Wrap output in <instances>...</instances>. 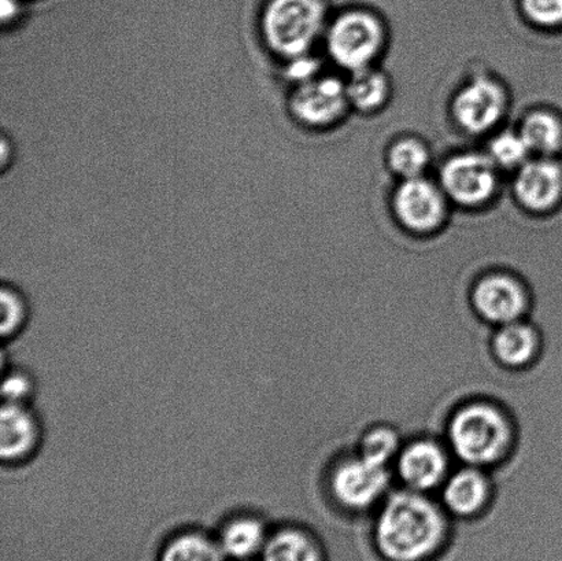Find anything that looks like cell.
<instances>
[{
	"label": "cell",
	"mask_w": 562,
	"mask_h": 561,
	"mask_svg": "<svg viewBox=\"0 0 562 561\" xmlns=\"http://www.w3.org/2000/svg\"><path fill=\"white\" fill-rule=\"evenodd\" d=\"M263 561H323L316 538L306 530L285 527L268 538Z\"/></svg>",
	"instance_id": "cell-19"
},
{
	"label": "cell",
	"mask_w": 562,
	"mask_h": 561,
	"mask_svg": "<svg viewBox=\"0 0 562 561\" xmlns=\"http://www.w3.org/2000/svg\"><path fill=\"white\" fill-rule=\"evenodd\" d=\"M438 183L451 205L464 211H481L498 197L503 172L486 152L451 153L439 167Z\"/></svg>",
	"instance_id": "cell-6"
},
{
	"label": "cell",
	"mask_w": 562,
	"mask_h": 561,
	"mask_svg": "<svg viewBox=\"0 0 562 561\" xmlns=\"http://www.w3.org/2000/svg\"><path fill=\"white\" fill-rule=\"evenodd\" d=\"M329 20L325 0H262L258 9L263 46L284 64L314 54Z\"/></svg>",
	"instance_id": "cell-3"
},
{
	"label": "cell",
	"mask_w": 562,
	"mask_h": 561,
	"mask_svg": "<svg viewBox=\"0 0 562 561\" xmlns=\"http://www.w3.org/2000/svg\"><path fill=\"white\" fill-rule=\"evenodd\" d=\"M33 389H35V384H33L30 373L22 370H10L3 377V404L30 405Z\"/></svg>",
	"instance_id": "cell-26"
},
{
	"label": "cell",
	"mask_w": 562,
	"mask_h": 561,
	"mask_svg": "<svg viewBox=\"0 0 562 561\" xmlns=\"http://www.w3.org/2000/svg\"><path fill=\"white\" fill-rule=\"evenodd\" d=\"M521 10L530 24L542 30L562 25V0H521Z\"/></svg>",
	"instance_id": "cell-25"
},
{
	"label": "cell",
	"mask_w": 562,
	"mask_h": 561,
	"mask_svg": "<svg viewBox=\"0 0 562 561\" xmlns=\"http://www.w3.org/2000/svg\"><path fill=\"white\" fill-rule=\"evenodd\" d=\"M471 304L483 322L499 327L526 318L531 294L520 277L495 269L483 273L473 284Z\"/></svg>",
	"instance_id": "cell-10"
},
{
	"label": "cell",
	"mask_w": 562,
	"mask_h": 561,
	"mask_svg": "<svg viewBox=\"0 0 562 561\" xmlns=\"http://www.w3.org/2000/svg\"><path fill=\"white\" fill-rule=\"evenodd\" d=\"M385 165L398 180L423 178L431 168L432 152L422 137L402 135L390 143Z\"/></svg>",
	"instance_id": "cell-18"
},
{
	"label": "cell",
	"mask_w": 562,
	"mask_h": 561,
	"mask_svg": "<svg viewBox=\"0 0 562 561\" xmlns=\"http://www.w3.org/2000/svg\"><path fill=\"white\" fill-rule=\"evenodd\" d=\"M26 2H30V3H31V2H36V0H26Z\"/></svg>",
	"instance_id": "cell-27"
},
{
	"label": "cell",
	"mask_w": 562,
	"mask_h": 561,
	"mask_svg": "<svg viewBox=\"0 0 562 561\" xmlns=\"http://www.w3.org/2000/svg\"><path fill=\"white\" fill-rule=\"evenodd\" d=\"M486 154L501 172L514 175L532 157L517 128H499L487 136Z\"/></svg>",
	"instance_id": "cell-21"
},
{
	"label": "cell",
	"mask_w": 562,
	"mask_h": 561,
	"mask_svg": "<svg viewBox=\"0 0 562 561\" xmlns=\"http://www.w3.org/2000/svg\"><path fill=\"white\" fill-rule=\"evenodd\" d=\"M42 426L30 405L3 404L0 412V456L4 464L25 463L41 447Z\"/></svg>",
	"instance_id": "cell-14"
},
{
	"label": "cell",
	"mask_w": 562,
	"mask_h": 561,
	"mask_svg": "<svg viewBox=\"0 0 562 561\" xmlns=\"http://www.w3.org/2000/svg\"><path fill=\"white\" fill-rule=\"evenodd\" d=\"M532 157H559L562 153V117L549 108H533L516 126Z\"/></svg>",
	"instance_id": "cell-17"
},
{
	"label": "cell",
	"mask_w": 562,
	"mask_h": 561,
	"mask_svg": "<svg viewBox=\"0 0 562 561\" xmlns=\"http://www.w3.org/2000/svg\"><path fill=\"white\" fill-rule=\"evenodd\" d=\"M449 530L442 505L404 489L380 504L373 541L385 561H427L445 546Z\"/></svg>",
	"instance_id": "cell-1"
},
{
	"label": "cell",
	"mask_w": 562,
	"mask_h": 561,
	"mask_svg": "<svg viewBox=\"0 0 562 561\" xmlns=\"http://www.w3.org/2000/svg\"><path fill=\"white\" fill-rule=\"evenodd\" d=\"M517 205L541 216L562 202V162L559 157H531L514 173L512 181Z\"/></svg>",
	"instance_id": "cell-12"
},
{
	"label": "cell",
	"mask_w": 562,
	"mask_h": 561,
	"mask_svg": "<svg viewBox=\"0 0 562 561\" xmlns=\"http://www.w3.org/2000/svg\"><path fill=\"white\" fill-rule=\"evenodd\" d=\"M389 44L390 32L384 21L361 9L333 16L323 42L329 63L349 75L379 66Z\"/></svg>",
	"instance_id": "cell-4"
},
{
	"label": "cell",
	"mask_w": 562,
	"mask_h": 561,
	"mask_svg": "<svg viewBox=\"0 0 562 561\" xmlns=\"http://www.w3.org/2000/svg\"><path fill=\"white\" fill-rule=\"evenodd\" d=\"M289 112L296 124L311 131L339 125L351 112L346 80L323 71L292 86Z\"/></svg>",
	"instance_id": "cell-8"
},
{
	"label": "cell",
	"mask_w": 562,
	"mask_h": 561,
	"mask_svg": "<svg viewBox=\"0 0 562 561\" xmlns=\"http://www.w3.org/2000/svg\"><path fill=\"white\" fill-rule=\"evenodd\" d=\"M494 359L508 370H525L542 351V335L526 318L497 327L492 339Z\"/></svg>",
	"instance_id": "cell-15"
},
{
	"label": "cell",
	"mask_w": 562,
	"mask_h": 561,
	"mask_svg": "<svg viewBox=\"0 0 562 561\" xmlns=\"http://www.w3.org/2000/svg\"><path fill=\"white\" fill-rule=\"evenodd\" d=\"M446 444L464 465L490 467L503 463L516 442V427L503 406L488 400L462 404L448 422Z\"/></svg>",
	"instance_id": "cell-2"
},
{
	"label": "cell",
	"mask_w": 562,
	"mask_h": 561,
	"mask_svg": "<svg viewBox=\"0 0 562 561\" xmlns=\"http://www.w3.org/2000/svg\"><path fill=\"white\" fill-rule=\"evenodd\" d=\"M351 112L372 115L383 112L393 98V81L379 66L355 71L346 79Z\"/></svg>",
	"instance_id": "cell-16"
},
{
	"label": "cell",
	"mask_w": 562,
	"mask_h": 561,
	"mask_svg": "<svg viewBox=\"0 0 562 561\" xmlns=\"http://www.w3.org/2000/svg\"><path fill=\"white\" fill-rule=\"evenodd\" d=\"M451 203L438 180L423 178L400 180L391 195L395 222L406 233L429 236L448 224Z\"/></svg>",
	"instance_id": "cell-9"
},
{
	"label": "cell",
	"mask_w": 562,
	"mask_h": 561,
	"mask_svg": "<svg viewBox=\"0 0 562 561\" xmlns=\"http://www.w3.org/2000/svg\"><path fill=\"white\" fill-rule=\"evenodd\" d=\"M404 442L398 430L390 425H374L362 433L357 453L374 464L389 467L395 463Z\"/></svg>",
	"instance_id": "cell-22"
},
{
	"label": "cell",
	"mask_w": 562,
	"mask_h": 561,
	"mask_svg": "<svg viewBox=\"0 0 562 561\" xmlns=\"http://www.w3.org/2000/svg\"><path fill=\"white\" fill-rule=\"evenodd\" d=\"M268 538L262 521L252 516H239L231 519L222 532V547L224 553L244 559L266 548Z\"/></svg>",
	"instance_id": "cell-20"
},
{
	"label": "cell",
	"mask_w": 562,
	"mask_h": 561,
	"mask_svg": "<svg viewBox=\"0 0 562 561\" xmlns=\"http://www.w3.org/2000/svg\"><path fill=\"white\" fill-rule=\"evenodd\" d=\"M0 333L3 339H13L25 327L30 306L19 290L5 284L0 293Z\"/></svg>",
	"instance_id": "cell-24"
},
{
	"label": "cell",
	"mask_w": 562,
	"mask_h": 561,
	"mask_svg": "<svg viewBox=\"0 0 562 561\" xmlns=\"http://www.w3.org/2000/svg\"><path fill=\"white\" fill-rule=\"evenodd\" d=\"M440 492L446 513L456 518L473 519L481 516L492 503L494 487L486 470L464 465L451 471Z\"/></svg>",
	"instance_id": "cell-13"
},
{
	"label": "cell",
	"mask_w": 562,
	"mask_h": 561,
	"mask_svg": "<svg viewBox=\"0 0 562 561\" xmlns=\"http://www.w3.org/2000/svg\"><path fill=\"white\" fill-rule=\"evenodd\" d=\"M223 549L205 536L189 532L169 543L162 561H224Z\"/></svg>",
	"instance_id": "cell-23"
},
{
	"label": "cell",
	"mask_w": 562,
	"mask_h": 561,
	"mask_svg": "<svg viewBox=\"0 0 562 561\" xmlns=\"http://www.w3.org/2000/svg\"><path fill=\"white\" fill-rule=\"evenodd\" d=\"M510 92L499 77L477 71L457 88L450 115L462 134L490 136L503 128L510 110Z\"/></svg>",
	"instance_id": "cell-5"
},
{
	"label": "cell",
	"mask_w": 562,
	"mask_h": 561,
	"mask_svg": "<svg viewBox=\"0 0 562 561\" xmlns=\"http://www.w3.org/2000/svg\"><path fill=\"white\" fill-rule=\"evenodd\" d=\"M389 467L372 463L357 452L341 456L328 474L329 496L341 509L366 513L389 496Z\"/></svg>",
	"instance_id": "cell-7"
},
{
	"label": "cell",
	"mask_w": 562,
	"mask_h": 561,
	"mask_svg": "<svg viewBox=\"0 0 562 561\" xmlns=\"http://www.w3.org/2000/svg\"><path fill=\"white\" fill-rule=\"evenodd\" d=\"M448 444L423 437L404 444L394 467L407 491L428 494L443 486L451 474Z\"/></svg>",
	"instance_id": "cell-11"
}]
</instances>
